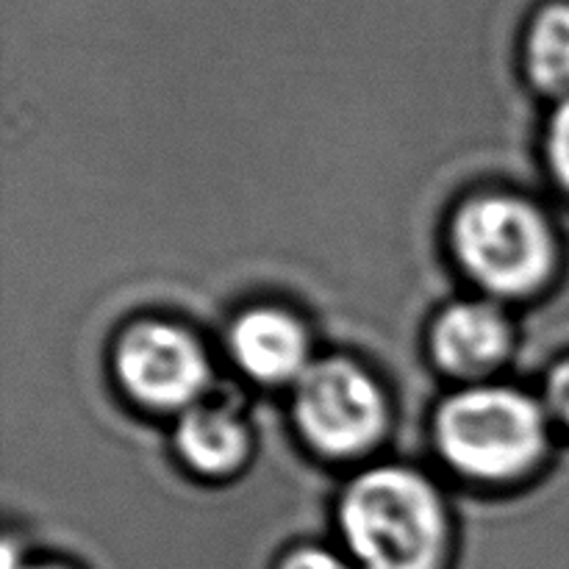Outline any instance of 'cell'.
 Returning a JSON list of instances; mask_svg holds the SVG:
<instances>
[{
	"label": "cell",
	"mask_w": 569,
	"mask_h": 569,
	"mask_svg": "<svg viewBox=\"0 0 569 569\" xmlns=\"http://www.w3.org/2000/svg\"><path fill=\"white\" fill-rule=\"evenodd\" d=\"M548 398H550V409L559 415V420L565 422V426H569V361L550 376Z\"/></svg>",
	"instance_id": "7c38bea8"
},
{
	"label": "cell",
	"mask_w": 569,
	"mask_h": 569,
	"mask_svg": "<svg viewBox=\"0 0 569 569\" xmlns=\"http://www.w3.org/2000/svg\"><path fill=\"white\" fill-rule=\"evenodd\" d=\"M511 342L509 322L489 303H459L433 328L437 359L450 372H483L498 365Z\"/></svg>",
	"instance_id": "52a82bcc"
},
{
	"label": "cell",
	"mask_w": 569,
	"mask_h": 569,
	"mask_svg": "<svg viewBox=\"0 0 569 569\" xmlns=\"http://www.w3.org/2000/svg\"><path fill=\"white\" fill-rule=\"evenodd\" d=\"M550 159H553L556 176L569 189V100L556 111L550 126Z\"/></svg>",
	"instance_id": "30bf717a"
},
{
	"label": "cell",
	"mask_w": 569,
	"mask_h": 569,
	"mask_svg": "<svg viewBox=\"0 0 569 569\" xmlns=\"http://www.w3.org/2000/svg\"><path fill=\"white\" fill-rule=\"evenodd\" d=\"M14 569H64V567H14Z\"/></svg>",
	"instance_id": "4fadbf2b"
},
{
	"label": "cell",
	"mask_w": 569,
	"mask_h": 569,
	"mask_svg": "<svg viewBox=\"0 0 569 569\" xmlns=\"http://www.w3.org/2000/svg\"><path fill=\"white\" fill-rule=\"evenodd\" d=\"M231 350L239 365L259 381H289L306 372L303 328L276 309H253L233 326Z\"/></svg>",
	"instance_id": "8992f818"
},
{
	"label": "cell",
	"mask_w": 569,
	"mask_h": 569,
	"mask_svg": "<svg viewBox=\"0 0 569 569\" xmlns=\"http://www.w3.org/2000/svg\"><path fill=\"white\" fill-rule=\"evenodd\" d=\"M117 370L128 392L156 409L192 403L209 376L198 342L164 322L131 328L117 350Z\"/></svg>",
	"instance_id": "5b68a950"
},
{
	"label": "cell",
	"mask_w": 569,
	"mask_h": 569,
	"mask_svg": "<svg viewBox=\"0 0 569 569\" xmlns=\"http://www.w3.org/2000/svg\"><path fill=\"white\" fill-rule=\"evenodd\" d=\"M306 439L328 456H356L370 448L383 426V400L372 378L350 361L306 367L295 395Z\"/></svg>",
	"instance_id": "277c9868"
},
{
	"label": "cell",
	"mask_w": 569,
	"mask_h": 569,
	"mask_svg": "<svg viewBox=\"0 0 569 569\" xmlns=\"http://www.w3.org/2000/svg\"><path fill=\"white\" fill-rule=\"evenodd\" d=\"M439 445L456 470L506 481L531 470L545 448V417L511 389H472L439 411Z\"/></svg>",
	"instance_id": "7a4b0ae2"
},
{
	"label": "cell",
	"mask_w": 569,
	"mask_h": 569,
	"mask_svg": "<svg viewBox=\"0 0 569 569\" xmlns=\"http://www.w3.org/2000/svg\"><path fill=\"white\" fill-rule=\"evenodd\" d=\"M178 448L183 459L200 472H231L248 450L244 426L222 406H194L178 428Z\"/></svg>",
	"instance_id": "ba28073f"
},
{
	"label": "cell",
	"mask_w": 569,
	"mask_h": 569,
	"mask_svg": "<svg viewBox=\"0 0 569 569\" xmlns=\"http://www.w3.org/2000/svg\"><path fill=\"white\" fill-rule=\"evenodd\" d=\"M528 70L548 92L569 89V3L539 11L528 33Z\"/></svg>",
	"instance_id": "9c48e42d"
},
{
	"label": "cell",
	"mask_w": 569,
	"mask_h": 569,
	"mask_svg": "<svg viewBox=\"0 0 569 569\" xmlns=\"http://www.w3.org/2000/svg\"><path fill=\"white\" fill-rule=\"evenodd\" d=\"M342 531L359 569H445V509L431 483L409 470L361 476L345 495Z\"/></svg>",
	"instance_id": "6da1fadb"
},
{
	"label": "cell",
	"mask_w": 569,
	"mask_h": 569,
	"mask_svg": "<svg viewBox=\"0 0 569 569\" xmlns=\"http://www.w3.org/2000/svg\"><path fill=\"white\" fill-rule=\"evenodd\" d=\"M453 244L465 270L498 295H526L550 276L553 233L528 203L503 194L476 198L459 211Z\"/></svg>",
	"instance_id": "3957f363"
},
{
	"label": "cell",
	"mask_w": 569,
	"mask_h": 569,
	"mask_svg": "<svg viewBox=\"0 0 569 569\" xmlns=\"http://www.w3.org/2000/svg\"><path fill=\"white\" fill-rule=\"evenodd\" d=\"M278 569H353L348 561L339 559L337 553L322 548H298L283 559Z\"/></svg>",
	"instance_id": "8fae6325"
}]
</instances>
